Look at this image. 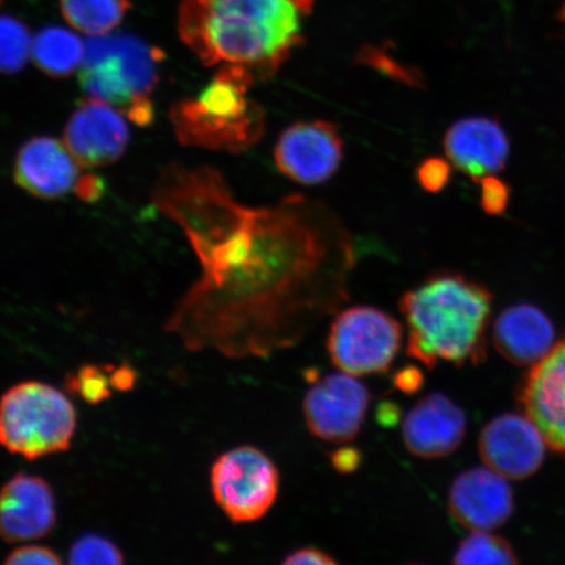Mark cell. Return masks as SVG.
<instances>
[{"instance_id": "cell-1", "label": "cell", "mask_w": 565, "mask_h": 565, "mask_svg": "<svg viewBox=\"0 0 565 565\" xmlns=\"http://www.w3.org/2000/svg\"><path fill=\"white\" fill-rule=\"evenodd\" d=\"M201 265L166 322L189 351L267 359L295 348L350 300L356 253L327 204L291 194L249 207L212 168L169 167L153 190Z\"/></svg>"}, {"instance_id": "cell-2", "label": "cell", "mask_w": 565, "mask_h": 565, "mask_svg": "<svg viewBox=\"0 0 565 565\" xmlns=\"http://www.w3.org/2000/svg\"><path fill=\"white\" fill-rule=\"evenodd\" d=\"M313 0H182L180 38L206 66L270 79L303 41Z\"/></svg>"}, {"instance_id": "cell-3", "label": "cell", "mask_w": 565, "mask_h": 565, "mask_svg": "<svg viewBox=\"0 0 565 565\" xmlns=\"http://www.w3.org/2000/svg\"><path fill=\"white\" fill-rule=\"evenodd\" d=\"M408 330L406 352L426 369L478 365L487 355L492 295L462 274L436 273L399 299Z\"/></svg>"}, {"instance_id": "cell-4", "label": "cell", "mask_w": 565, "mask_h": 565, "mask_svg": "<svg viewBox=\"0 0 565 565\" xmlns=\"http://www.w3.org/2000/svg\"><path fill=\"white\" fill-rule=\"evenodd\" d=\"M257 82L239 66H222L200 95L173 106L171 119L182 145L243 153L264 138L266 116L249 90Z\"/></svg>"}, {"instance_id": "cell-5", "label": "cell", "mask_w": 565, "mask_h": 565, "mask_svg": "<svg viewBox=\"0 0 565 565\" xmlns=\"http://www.w3.org/2000/svg\"><path fill=\"white\" fill-rule=\"evenodd\" d=\"M161 56L158 49L129 34L90 38L82 63V87L134 124L146 126L153 118L151 96Z\"/></svg>"}, {"instance_id": "cell-6", "label": "cell", "mask_w": 565, "mask_h": 565, "mask_svg": "<svg viewBox=\"0 0 565 565\" xmlns=\"http://www.w3.org/2000/svg\"><path fill=\"white\" fill-rule=\"evenodd\" d=\"M76 424L73 402L41 381H23L0 398V447L30 461L66 451Z\"/></svg>"}, {"instance_id": "cell-7", "label": "cell", "mask_w": 565, "mask_h": 565, "mask_svg": "<svg viewBox=\"0 0 565 565\" xmlns=\"http://www.w3.org/2000/svg\"><path fill=\"white\" fill-rule=\"evenodd\" d=\"M404 328L384 310L356 306L339 310L331 323L328 352L339 371L352 376L383 373L401 349Z\"/></svg>"}, {"instance_id": "cell-8", "label": "cell", "mask_w": 565, "mask_h": 565, "mask_svg": "<svg viewBox=\"0 0 565 565\" xmlns=\"http://www.w3.org/2000/svg\"><path fill=\"white\" fill-rule=\"evenodd\" d=\"M279 484L277 465L252 445L225 451L212 465V497L233 524L264 519L278 498Z\"/></svg>"}, {"instance_id": "cell-9", "label": "cell", "mask_w": 565, "mask_h": 565, "mask_svg": "<svg viewBox=\"0 0 565 565\" xmlns=\"http://www.w3.org/2000/svg\"><path fill=\"white\" fill-rule=\"evenodd\" d=\"M81 161L66 143L49 137L33 138L20 148L13 177L25 192L44 200L75 193L83 201H95L103 193V183L83 172Z\"/></svg>"}, {"instance_id": "cell-10", "label": "cell", "mask_w": 565, "mask_h": 565, "mask_svg": "<svg viewBox=\"0 0 565 565\" xmlns=\"http://www.w3.org/2000/svg\"><path fill=\"white\" fill-rule=\"evenodd\" d=\"M370 404L369 387L341 371L313 380L303 395L302 413L309 433L317 439L341 445L360 434Z\"/></svg>"}, {"instance_id": "cell-11", "label": "cell", "mask_w": 565, "mask_h": 565, "mask_svg": "<svg viewBox=\"0 0 565 565\" xmlns=\"http://www.w3.org/2000/svg\"><path fill=\"white\" fill-rule=\"evenodd\" d=\"M343 150V138L334 124L302 121L280 134L274 148V161L287 179L313 186L329 181L337 173Z\"/></svg>"}, {"instance_id": "cell-12", "label": "cell", "mask_w": 565, "mask_h": 565, "mask_svg": "<svg viewBox=\"0 0 565 565\" xmlns=\"http://www.w3.org/2000/svg\"><path fill=\"white\" fill-rule=\"evenodd\" d=\"M547 448L542 430L525 413H507L491 419L478 441L484 466L508 480L534 476L545 461Z\"/></svg>"}, {"instance_id": "cell-13", "label": "cell", "mask_w": 565, "mask_h": 565, "mask_svg": "<svg viewBox=\"0 0 565 565\" xmlns=\"http://www.w3.org/2000/svg\"><path fill=\"white\" fill-rule=\"evenodd\" d=\"M448 507L451 518L470 532H493L511 519L514 494L510 480L479 466L454 480Z\"/></svg>"}, {"instance_id": "cell-14", "label": "cell", "mask_w": 565, "mask_h": 565, "mask_svg": "<svg viewBox=\"0 0 565 565\" xmlns=\"http://www.w3.org/2000/svg\"><path fill=\"white\" fill-rule=\"evenodd\" d=\"M58 521L52 486L39 476L18 472L0 490V535L10 543L45 539Z\"/></svg>"}, {"instance_id": "cell-15", "label": "cell", "mask_w": 565, "mask_h": 565, "mask_svg": "<svg viewBox=\"0 0 565 565\" xmlns=\"http://www.w3.org/2000/svg\"><path fill=\"white\" fill-rule=\"evenodd\" d=\"M468 418L456 402L439 392L423 397L402 423V439L409 455L423 459L448 457L461 447Z\"/></svg>"}, {"instance_id": "cell-16", "label": "cell", "mask_w": 565, "mask_h": 565, "mask_svg": "<svg viewBox=\"0 0 565 565\" xmlns=\"http://www.w3.org/2000/svg\"><path fill=\"white\" fill-rule=\"evenodd\" d=\"M129 139L122 113L92 97L77 106L65 130V143L86 168L111 164L122 157Z\"/></svg>"}, {"instance_id": "cell-17", "label": "cell", "mask_w": 565, "mask_h": 565, "mask_svg": "<svg viewBox=\"0 0 565 565\" xmlns=\"http://www.w3.org/2000/svg\"><path fill=\"white\" fill-rule=\"evenodd\" d=\"M444 150L451 166L479 183L503 171L511 145L497 119L468 117L449 127Z\"/></svg>"}, {"instance_id": "cell-18", "label": "cell", "mask_w": 565, "mask_h": 565, "mask_svg": "<svg viewBox=\"0 0 565 565\" xmlns=\"http://www.w3.org/2000/svg\"><path fill=\"white\" fill-rule=\"evenodd\" d=\"M521 404L548 447L565 456V338L532 366L522 387Z\"/></svg>"}, {"instance_id": "cell-19", "label": "cell", "mask_w": 565, "mask_h": 565, "mask_svg": "<svg viewBox=\"0 0 565 565\" xmlns=\"http://www.w3.org/2000/svg\"><path fill=\"white\" fill-rule=\"evenodd\" d=\"M492 341L500 355L520 366L542 362L556 345L551 318L532 303H515L493 322Z\"/></svg>"}, {"instance_id": "cell-20", "label": "cell", "mask_w": 565, "mask_h": 565, "mask_svg": "<svg viewBox=\"0 0 565 565\" xmlns=\"http://www.w3.org/2000/svg\"><path fill=\"white\" fill-rule=\"evenodd\" d=\"M86 54V44L73 32L61 26H47L32 41L35 65L51 76L63 77L79 67Z\"/></svg>"}, {"instance_id": "cell-21", "label": "cell", "mask_w": 565, "mask_h": 565, "mask_svg": "<svg viewBox=\"0 0 565 565\" xmlns=\"http://www.w3.org/2000/svg\"><path fill=\"white\" fill-rule=\"evenodd\" d=\"M129 10L130 0H61L63 18L90 38L115 31Z\"/></svg>"}, {"instance_id": "cell-22", "label": "cell", "mask_w": 565, "mask_h": 565, "mask_svg": "<svg viewBox=\"0 0 565 565\" xmlns=\"http://www.w3.org/2000/svg\"><path fill=\"white\" fill-rule=\"evenodd\" d=\"M459 565H512L518 557L510 542L491 532H471L459 542L454 556Z\"/></svg>"}, {"instance_id": "cell-23", "label": "cell", "mask_w": 565, "mask_h": 565, "mask_svg": "<svg viewBox=\"0 0 565 565\" xmlns=\"http://www.w3.org/2000/svg\"><path fill=\"white\" fill-rule=\"evenodd\" d=\"M32 39L20 20L0 17V73L15 74L32 54Z\"/></svg>"}, {"instance_id": "cell-24", "label": "cell", "mask_w": 565, "mask_h": 565, "mask_svg": "<svg viewBox=\"0 0 565 565\" xmlns=\"http://www.w3.org/2000/svg\"><path fill=\"white\" fill-rule=\"evenodd\" d=\"M67 391L79 395L89 405H98L115 391L110 381V365L87 364L66 379Z\"/></svg>"}, {"instance_id": "cell-25", "label": "cell", "mask_w": 565, "mask_h": 565, "mask_svg": "<svg viewBox=\"0 0 565 565\" xmlns=\"http://www.w3.org/2000/svg\"><path fill=\"white\" fill-rule=\"evenodd\" d=\"M124 562V553L116 543L97 533L77 536L68 550L70 564H122Z\"/></svg>"}, {"instance_id": "cell-26", "label": "cell", "mask_w": 565, "mask_h": 565, "mask_svg": "<svg viewBox=\"0 0 565 565\" xmlns=\"http://www.w3.org/2000/svg\"><path fill=\"white\" fill-rule=\"evenodd\" d=\"M450 175V161L441 158H428L416 169V179L420 188L433 194L440 193L447 188Z\"/></svg>"}, {"instance_id": "cell-27", "label": "cell", "mask_w": 565, "mask_h": 565, "mask_svg": "<svg viewBox=\"0 0 565 565\" xmlns=\"http://www.w3.org/2000/svg\"><path fill=\"white\" fill-rule=\"evenodd\" d=\"M482 189V209L490 215L503 214L510 201V188L497 175L486 177L479 182Z\"/></svg>"}, {"instance_id": "cell-28", "label": "cell", "mask_w": 565, "mask_h": 565, "mask_svg": "<svg viewBox=\"0 0 565 565\" xmlns=\"http://www.w3.org/2000/svg\"><path fill=\"white\" fill-rule=\"evenodd\" d=\"M62 557L55 550L41 545L20 546L7 555L4 564H62Z\"/></svg>"}, {"instance_id": "cell-29", "label": "cell", "mask_w": 565, "mask_h": 565, "mask_svg": "<svg viewBox=\"0 0 565 565\" xmlns=\"http://www.w3.org/2000/svg\"><path fill=\"white\" fill-rule=\"evenodd\" d=\"M282 564H338L335 557L317 547H301L288 554Z\"/></svg>"}, {"instance_id": "cell-30", "label": "cell", "mask_w": 565, "mask_h": 565, "mask_svg": "<svg viewBox=\"0 0 565 565\" xmlns=\"http://www.w3.org/2000/svg\"><path fill=\"white\" fill-rule=\"evenodd\" d=\"M331 465L338 472L342 475H350V472L356 471L360 463L363 461L362 451L355 448H341L330 455Z\"/></svg>"}, {"instance_id": "cell-31", "label": "cell", "mask_w": 565, "mask_h": 565, "mask_svg": "<svg viewBox=\"0 0 565 565\" xmlns=\"http://www.w3.org/2000/svg\"><path fill=\"white\" fill-rule=\"evenodd\" d=\"M394 386L405 394L418 393L424 384V376L419 369L414 365H406L405 369L395 373Z\"/></svg>"}, {"instance_id": "cell-32", "label": "cell", "mask_w": 565, "mask_h": 565, "mask_svg": "<svg viewBox=\"0 0 565 565\" xmlns=\"http://www.w3.org/2000/svg\"><path fill=\"white\" fill-rule=\"evenodd\" d=\"M137 371L129 364L110 365L111 386L117 392H129L137 385Z\"/></svg>"}, {"instance_id": "cell-33", "label": "cell", "mask_w": 565, "mask_h": 565, "mask_svg": "<svg viewBox=\"0 0 565 565\" xmlns=\"http://www.w3.org/2000/svg\"><path fill=\"white\" fill-rule=\"evenodd\" d=\"M559 18H561L562 23L565 24V2L563 4V7H562Z\"/></svg>"}, {"instance_id": "cell-34", "label": "cell", "mask_w": 565, "mask_h": 565, "mask_svg": "<svg viewBox=\"0 0 565 565\" xmlns=\"http://www.w3.org/2000/svg\"><path fill=\"white\" fill-rule=\"evenodd\" d=\"M0 2H2V0H0Z\"/></svg>"}]
</instances>
